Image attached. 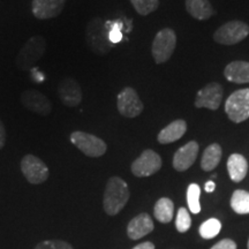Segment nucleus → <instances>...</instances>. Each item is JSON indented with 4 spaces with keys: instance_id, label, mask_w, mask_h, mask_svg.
Instances as JSON below:
<instances>
[{
    "instance_id": "obj_1",
    "label": "nucleus",
    "mask_w": 249,
    "mask_h": 249,
    "mask_svg": "<svg viewBox=\"0 0 249 249\" xmlns=\"http://www.w3.org/2000/svg\"><path fill=\"white\" fill-rule=\"evenodd\" d=\"M129 188L127 182L119 177L108 179L105 187L103 207L108 216H116L124 209L129 200Z\"/></svg>"
},
{
    "instance_id": "obj_2",
    "label": "nucleus",
    "mask_w": 249,
    "mask_h": 249,
    "mask_svg": "<svg viewBox=\"0 0 249 249\" xmlns=\"http://www.w3.org/2000/svg\"><path fill=\"white\" fill-rule=\"evenodd\" d=\"M86 40L93 53L99 55L107 54L112 48L107 26L99 18H93L89 21L86 29Z\"/></svg>"
},
{
    "instance_id": "obj_3",
    "label": "nucleus",
    "mask_w": 249,
    "mask_h": 249,
    "mask_svg": "<svg viewBox=\"0 0 249 249\" xmlns=\"http://www.w3.org/2000/svg\"><path fill=\"white\" fill-rule=\"evenodd\" d=\"M46 51V40L43 36L30 37L21 48L17 57V66L21 71H29L38 62Z\"/></svg>"
},
{
    "instance_id": "obj_4",
    "label": "nucleus",
    "mask_w": 249,
    "mask_h": 249,
    "mask_svg": "<svg viewBox=\"0 0 249 249\" xmlns=\"http://www.w3.org/2000/svg\"><path fill=\"white\" fill-rule=\"evenodd\" d=\"M70 140L71 144L75 145L82 154L88 156V157H102L107 150V143L103 141L102 139L92 135V134L81 132V130L71 133L70 135Z\"/></svg>"
},
{
    "instance_id": "obj_5",
    "label": "nucleus",
    "mask_w": 249,
    "mask_h": 249,
    "mask_svg": "<svg viewBox=\"0 0 249 249\" xmlns=\"http://www.w3.org/2000/svg\"><path fill=\"white\" fill-rule=\"evenodd\" d=\"M177 45L176 33L170 28L158 31L151 46V53L156 64H164L172 57Z\"/></svg>"
},
{
    "instance_id": "obj_6",
    "label": "nucleus",
    "mask_w": 249,
    "mask_h": 249,
    "mask_svg": "<svg viewBox=\"0 0 249 249\" xmlns=\"http://www.w3.org/2000/svg\"><path fill=\"white\" fill-rule=\"evenodd\" d=\"M225 112L229 119L240 124L249 118V88L236 90L226 99Z\"/></svg>"
},
{
    "instance_id": "obj_7",
    "label": "nucleus",
    "mask_w": 249,
    "mask_h": 249,
    "mask_svg": "<svg viewBox=\"0 0 249 249\" xmlns=\"http://www.w3.org/2000/svg\"><path fill=\"white\" fill-rule=\"evenodd\" d=\"M249 35V26L242 21H230L218 28L213 39L223 45H234Z\"/></svg>"
},
{
    "instance_id": "obj_8",
    "label": "nucleus",
    "mask_w": 249,
    "mask_h": 249,
    "mask_svg": "<svg viewBox=\"0 0 249 249\" xmlns=\"http://www.w3.org/2000/svg\"><path fill=\"white\" fill-rule=\"evenodd\" d=\"M21 171L31 185H40L49 179L50 171L46 164L35 155L28 154L21 160Z\"/></svg>"
},
{
    "instance_id": "obj_9",
    "label": "nucleus",
    "mask_w": 249,
    "mask_h": 249,
    "mask_svg": "<svg viewBox=\"0 0 249 249\" xmlns=\"http://www.w3.org/2000/svg\"><path fill=\"white\" fill-rule=\"evenodd\" d=\"M161 167L160 156L151 149H147L133 161L130 170L132 173L138 178H145L157 173Z\"/></svg>"
},
{
    "instance_id": "obj_10",
    "label": "nucleus",
    "mask_w": 249,
    "mask_h": 249,
    "mask_svg": "<svg viewBox=\"0 0 249 249\" xmlns=\"http://www.w3.org/2000/svg\"><path fill=\"white\" fill-rule=\"evenodd\" d=\"M117 107L119 113L126 118H136L143 112L144 105L135 89L126 87L117 97Z\"/></svg>"
},
{
    "instance_id": "obj_11",
    "label": "nucleus",
    "mask_w": 249,
    "mask_h": 249,
    "mask_svg": "<svg viewBox=\"0 0 249 249\" xmlns=\"http://www.w3.org/2000/svg\"><path fill=\"white\" fill-rule=\"evenodd\" d=\"M21 103L28 111L48 117L52 112V104L50 99L36 89H27L21 93Z\"/></svg>"
},
{
    "instance_id": "obj_12",
    "label": "nucleus",
    "mask_w": 249,
    "mask_h": 249,
    "mask_svg": "<svg viewBox=\"0 0 249 249\" xmlns=\"http://www.w3.org/2000/svg\"><path fill=\"white\" fill-rule=\"evenodd\" d=\"M223 99V87L217 82L208 83L197 92L195 99V107H205L216 111L220 107Z\"/></svg>"
},
{
    "instance_id": "obj_13",
    "label": "nucleus",
    "mask_w": 249,
    "mask_h": 249,
    "mask_svg": "<svg viewBox=\"0 0 249 249\" xmlns=\"http://www.w3.org/2000/svg\"><path fill=\"white\" fill-rule=\"evenodd\" d=\"M58 93L61 103L67 107H79L83 98L80 85L71 77H65L59 82Z\"/></svg>"
},
{
    "instance_id": "obj_14",
    "label": "nucleus",
    "mask_w": 249,
    "mask_h": 249,
    "mask_svg": "<svg viewBox=\"0 0 249 249\" xmlns=\"http://www.w3.org/2000/svg\"><path fill=\"white\" fill-rule=\"evenodd\" d=\"M66 0H33L31 12L39 20L57 18L64 11Z\"/></svg>"
},
{
    "instance_id": "obj_15",
    "label": "nucleus",
    "mask_w": 249,
    "mask_h": 249,
    "mask_svg": "<svg viewBox=\"0 0 249 249\" xmlns=\"http://www.w3.org/2000/svg\"><path fill=\"white\" fill-rule=\"evenodd\" d=\"M198 143L195 141L188 142L183 147L179 148L173 156V167L179 172L188 170L194 164L198 154Z\"/></svg>"
},
{
    "instance_id": "obj_16",
    "label": "nucleus",
    "mask_w": 249,
    "mask_h": 249,
    "mask_svg": "<svg viewBox=\"0 0 249 249\" xmlns=\"http://www.w3.org/2000/svg\"><path fill=\"white\" fill-rule=\"evenodd\" d=\"M154 230V222L148 213H140L130 220L127 226V234L132 240H139Z\"/></svg>"
},
{
    "instance_id": "obj_17",
    "label": "nucleus",
    "mask_w": 249,
    "mask_h": 249,
    "mask_svg": "<svg viewBox=\"0 0 249 249\" xmlns=\"http://www.w3.org/2000/svg\"><path fill=\"white\" fill-rule=\"evenodd\" d=\"M187 130V124L185 120L178 119L164 127L158 134L157 140L160 144H169V143L178 141L185 135Z\"/></svg>"
},
{
    "instance_id": "obj_18",
    "label": "nucleus",
    "mask_w": 249,
    "mask_h": 249,
    "mask_svg": "<svg viewBox=\"0 0 249 249\" xmlns=\"http://www.w3.org/2000/svg\"><path fill=\"white\" fill-rule=\"evenodd\" d=\"M224 75L226 80L233 83H249V62L236 60L225 67Z\"/></svg>"
},
{
    "instance_id": "obj_19",
    "label": "nucleus",
    "mask_w": 249,
    "mask_h": 249,
    "mask_svg": "<svg viewBox=\"0 0 249 249\" xmlns=\"http://www.w3.org/2000/svg\"><path fill=\"white\" fill-rule=\"evenodd\" d=\"M227 171L232 181L240 182L247 176L248 161L242 155L233 154L227 160Z\"/></svg>"
},
{
    "instance_id": "obj_20",
    "label": "nucleus",
    "mask_w": 249,
    "mask_h": 249,
    "mask_svg": "<svg viewBox=\"0 0 249 249\" xmlns=\"http://www.w3.org/2000/svg\"><path fill=\"white\" fill-rule=\"evenodd\" d=\"M186 9L196 20H208L213 17V8L209 0H186Z\"/></svg>"
},
{
    "instance_id": "obj_21",
    "label": "nucleus",
    "mask_w": 249,
    "mask_h": 249,
    "mask_svg": "<svg viewBox=\"0 0 249 249\" xmlns=\"http://www.w3.org/2000/svg\"><path fill=\"white\" fill-rule=\"evenodd\" d=\"M222 147L218 143H213L209 147L205 149L202 156L201 160V167L203 171L210 172V171L214 170L217 165L219 164L220 160H222Z\"/></svg>"
},
{
    "instance_id": "obj_22",
    "label": "nucleus",
    "mask_w": 249,
    "mask_h": 249,
    "mask_svg": "<svg viewBox=\"0 0 249 249\" xmlns=\"http://www.w3.org/2000/svg\"><path fill=\"white\" fill-rule=\"evenodd\" d=\"M155 218L158 222L167 224L173 219L174 214V204L172 200L167 197H161L156 202L154 208Z\"/></svg>"
},
{
    "instance_id": "obj_23",
    "label": "nucleus",
    "mask_w": 249,
    "mask_h": 249,
    "mask_svg": "<svg viewBox=\"0 0 249 249\" xmlns=\"http://www.w3.org/2000/svg\"><path fill=\"white\" fill-rule=\"evenodd\" d=\"M231 208L239 214L249 213V193L236 189L231 197Z\"/></svg>"
},
{
    "instance_id": "obj_24",
    "label": "nucleus",
    "mask_w": 249,
    "mask_h": 249,
    "mask_svg": "<svg viewBox=\"0 0 249 249\" xmlns=\"http://www.w3.org/2000/svg\"><path fill=\"white\" fill-rule=\"evenodd\" d=\"M200 195H201V188L197 183H191L187 189V203H188V208L193 213H198L201 211V204H200Z\"/></svg>"
},
{
    "instance_id": "obj_25",
    "label": "nucleus",
    "mask_w": 249,
    "mask_h": 249,
    "mask_svg": "<svg viewBox=\"0 0 249 249\" xmlns=\"http://www.w3.org/2000/svg\"><path fill=\"white\" fill-rule=\"evenodd\" d=\"M222 230V223L216 218H210L200 226V235L203 239H213L219 234Z\"/></svg>"
},
{
    "instance_id": "obj_26",
    "label": "nucleus",
    "mask_w": 249,
    "mask_h": 249,
    "mask_svg": "<svg viewBox=\"0 0 249 249\" xmlns=\"http://www.w3.org/2000/svg\"><path fill=\"white\" fill-rule=\"evenodd\" d=\"M133 7L140 15H149L160 6V0H130Z\"/></svg>"
},
{
    "instance_id": "obj_27",
    "label": "nucleus",
    "mask_w": 249,
    "mask_h": 249,
    "mask_svg": "<svg viewBox=\"0 0 249 249\" xmlns=\"http://www.w3.org/2000/svg\"><path fill=\"white\" fill-rule=\"evenodd\" d=\"M192 225V218L189 214L188 210L185 208H180L177 214V220H176V227L179 232L185 233L191 229Z\"/></svg>"
},
{
    "instance_id": "obj_28",
    "label": "nucleus",
    "mask_w": 249,
    "mask_h": 249,
    "mask_svg": "<svg viewBox=\"0 0 249 249\" xmlns=\"http://www.w3.org/2000/svg\"><path fill=\"white\" fill-rule=\"evenodd\" d=\"M35 249H74L73 246L64 240H45L39 242Z\"/></svg>"
},
{
    "instance_id": "obj_29",
    "label": "nucleus",
    "mask_w": 249,
    "mask_h": 249,
    "mask_svg": "<svg viewBox=\"0 0 249 249\" xmlns=\"http://www.w3.org/2000/svg\"><path fill=\"white\" fill-rule=\"evenodd\" d=\"M211 249H236V244L231 239H224V240L217 242Z\"/></svg>"
},
{
    "instance_id": "obj_30",
    "label": "nucleus",
    "mask_w": 249,
    "mask_h": 249,
    "mask_svg": "<svg viewBox=\"0 0 249 249\" xmlns=\"http://www.w3.org/2000/svg\"><path fill=\"white\" fill-rule=\"evenodd\" d=\"M6 139H7V136H6L5 126H4V124H2V121L0 120V150L5 147Z\"/></svg>"
},
{
    "instance_id": "obj_31",
    "label": "nucleus",
    "mask_w": 249,
    "mask_h": 249,
    "mask_svg": "<svg viewBox=\"0 0 249 249\" xmlns=\"http://www.w3.org/2000/svg\"><path fill=\"white\" fill-rule=\"evenodd\" d=\"M132 249H155V245L152 244V242H142V244H139L138 246H135V247L132 248Z\"/></svg>"
},
{
    "instance_id": "obj_32",
    "label": "nucleus",
    "mask_w": 249,
    "mask_h": 249,
    "mask_svg": "<svg viewBox=\"0 0 249 249\" xmlns=\"http://www.w3.org/2000/svg\"><path fill=\"white\" fill-rule=\"evenodd\" d=\"M214 188H216V183L213 181H208L204 186V191L207 193H213L214 191Z\"/></svg>"
},
{
    "instance_id": "obj_33",
    "label": "nucleus",
    "mask_w": 249,
    "mask_h": 249,
    "mask_svg": "<svg viewBox=\"0 0 249 249\" xmlns=\"http://www.w3.org/2000/svg\"><path fill=\"white\" fill-rule=\"evenodd\" d=\"M248 249H249V240H248Z\"/></svg>"
}]
</instances>
